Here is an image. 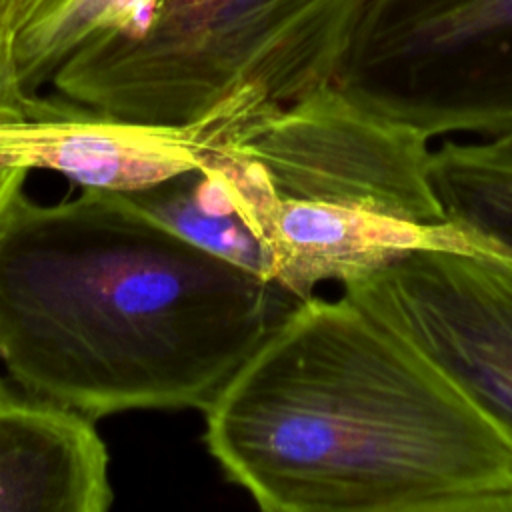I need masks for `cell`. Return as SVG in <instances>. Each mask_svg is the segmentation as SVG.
<instances>
[{"label": "cell", "instance_id": "1", "mask_svg": "<svg viewBox=\"0 0 512 512\" xmlns=\"http://www.w3.org/2000/svg\"><path fill=\"white\" fill-rule=\"evenodd\" d=\"M298 300L182 238L128 194L0 210V362L90 418L206 410Z\"/></svg>", "mask_w": 512, "mask_h": 512}, {"label": "cell", "instance_id": "2", "mask_svg": "<svg viewBox=\"0 0 512 512\" xmlns=\"http://www.w3.org/2000/svg\"><path fill=\"white\" fill-rule=\"evenodd\" d=\"M204 416L266 512H512V438L344 294L298 300Z\"/></svg>", "mask_w": 512, "mask_h": 512}, {"label": "cell", "instance_id": "3", "mask_svg": "<svg viewBox=\"0 0 512 512\" xmlns=\"http://www.w3.org/2000/svg\"><path fill=\"white\" fill-rule=\"evenodd\" d=\"M370 0H148L80 44L54 90L96 112L188 126L258 116L336 82Z\"/></svg>", "mask_w": 512, "mask_h": 512}, {"label": "cell", "instance_id": "4", "mask_svg": "<svg viewBox=\"0 0 512 512\" xmlns=\"http://www.w3.org/2000/svg\"><path fill=\"white\" fill-rule=\"evenodd\" d=\"M334 84L426 138H512V0H370Z\"/></svg>", "mask_w": 512, "mask_h": 512}, {"label": "cell", "instance_id": "5", "mask_svg": "<svg viewBox=\"0 0 512 512\" xmlns=\"http://www.w3.org/2000/svg\"><path fill=\"white\" fill-rule=\"evenodd\" d=\"M226 148L256 162L282 194L448 222L430 180L428 138L336 84L258 116Z\"/></svg>", "mask_w": 512, "mask_h": 512}, {"label": "cell", "instance_id": "6", "mask_svg": "<svg viewBox=\"0 0 512 512\" xmlns=\"http://www.w3.org/2000/svg\"><path fill=\"white\" fill-rule=\"evenodd\" d=\"M512 438V260L420 250L344 284Z\"/></svg>", "mask_w": 512, "mask_h": 512}, {"label": "cell", "instance_id": "7", "mask_svg": "<svg viewBox=\"0 0 512 512\" xmlns=\"http://www.w3.org/2000/svg\"><path fill=\"white\" fill-rule=\"evenodd\" d=\"M206 168L266 256V276L296 300L322 282L342 286L420 250L494 256L456 224H424L362 206L288 196L266 172L226 146Z\"/></svg>", "mask_w": 512, "mask_h": 512}, {"label": "cell", "instance_id": "8", "mask_svg": "<svg viewBox=\"0 0 512 512\" xmlns=\"http://www.w3.org/2000/svg\"><path fill=\"white\" fill-rule=\"evenodd\" d=\"M256 118L216 114L158 126L34 96L24 106H0V164L52 170L82 188L134 192L206 166Z\"/></svg>", "mask_w": 512, "mask_h": 512}, {"label": "cell", "instance_id": "9", "mask_svg": "<svg viewBox=\"0 0 512 512\" xmlns=\"http://www.w3.org/2000/svg\"><path fill=\"white\" fill-rule=\"evenodd\" d=\"M112 500L110 456L94 418L0 394V512H106Z\"/></svg>", "mask_w": 512, "mask_h": 512}, {"label": "cell", "instance_id": "10", "mask_svg": "<svg viewBox=\"0 0 512 512\" xmlns=\"http://www.w3.org/2000/svg\"><path fill=\"white\" fill-rule=\"evenodd\" d=\"M430 180L446 220L512 260V138L444 144L432 152Z\"/></svg>", "mask_w": 512, "mask_h": 512}, {"label": "cell", "instance_id": "11", "mask_svg": "<svg viewBox=\"0 0 512 512\" xmlns=\"http://www.w3.org/2000/svg\"><path fill=\"white\" fill-rule=\"evenodd\" d=\"M124 194L182 238L268 280L266 256L256 236L206 168L180 172Z\"/></svg>", "mask_w": 512, "mask_h": 512}, {"label": "cell", "instance_id": "12", "mask_svg": "<svg viewBox=\"0 0 512 512\" xmlns=\"http://www.w3.org/2000/svg\"><path fill=\"white\" fill-rule=\"evenodd\" d=\"M148 0H70L12 42L18 82L28 96L86 40L122 30Z\"/></svg>", "mask_w": 512, "mask_h": 512}, {"label": "cell", "instance_id": "13", "mask_svg": "<svg viewBox=\"0 0 512 512\" xmlns=\"http://www.w3.org/2000/svg\"><path fill=\"white\" fill-rule=\"evenodd\" d=\"M70 0H0V30L18 38L32 26L44 22Z\"/></svg>", "mask_w": 512, "mask_h": 512}, {"label": "cell", "instance_id": "14", "mask_svg": "<svg viewBox=\"0 0 512 512\" xmlns=\"http://www.w3.org/2000/svg\"><path fill=\"white\" fill-rule=\"evenodd\" d=\"M34 96H28L16 74L12 38L0 30V106H24Z\"/></svg>", "mask_w": 512, "mask_h": 512}, {"label": "cell", "instance_id": "15", "mask_svg": "<svg viewBox=\"0 0 512 512\" xmlns=\"http://www.w3.org/2000/svg\"><path fill=\"white\" fill-rule=\"evenodd\" d=\"M30 170L18 168V166H2L0 164V210L6 206V202L24 188L26 176Z\"/></svg>", "mask_w": 512, "mask_h": 512}, {"label": "cell", "instance_id": "16", "mask_svg": "<svg viewBox=\"0 0 512 512\" xmlns=\"http://www.w3.org/2000/svg\"><path fill=\"white\" fill-rule=\"evenodd\" d=\"M4 390H6V386H4V384H2V382H0V394H2V392H4Z\"/></svg>", "mask_w": 512, "mask_h": 512}]
</instances>
